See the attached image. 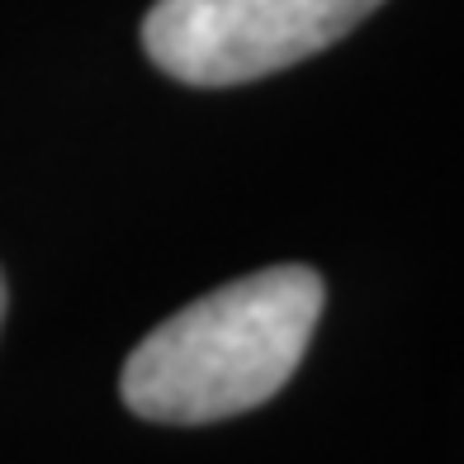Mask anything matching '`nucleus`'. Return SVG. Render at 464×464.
I'll use <instances>...</instances> for the list:
<instances>
[{"label":"nucleus","instance_id":"1","mask_svg":"<svg viewBox=\"0 0 464 464\" xmlns=\"http://www.w3.org/2000/svg\"><path fill=\"white\" fill-rule=\"evenodd\" d=\"M323 299V276L308 266H266L204 294L133 346L119 379L123 403L166 427H204L270 403L304 365Z\"/></svg>","mask_w":464,"mask_h":464},{"label":"nucleus","instance_id":"3","mask_svg":"<svg viewBox=\"0 0 464 464\" xmlns=\"http://www.w3.org/2000/svg\"><path fill=\"white\" fill-rule=\"evenodd\" d=\"M5 304H10V294H5V276H0V323H5Z\"/></svg>","mask_w":464,"mask_h":464},{"label":"nucleus","instance_id":"2","mask_svg":"<svg viewBox=\"0 0 464 464\" xmlns=\"http://www.w3.org/2000/svg\"><path fill=\"white\" fill-rule=\"evenodd\" d=\"M384 0H157L142 53L185 86H246L276 76L370 19Z\"/></svg>","mask_w":464,"mask_h":464}]
</instances>
